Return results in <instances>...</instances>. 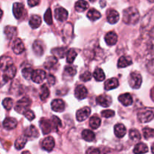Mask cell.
I'll return each instance as SVG.
<instances>
[{"label": "cell", "instance_id": "6da1fadb", "mask_svg": "<svg viewBox=\"0 0 154 154\" xmlns=\"http://www.w3.org/2000/svg\"><path fill=\"white\" fill-rule=\"evenodd\" d=\"M139 11L135 7H129L123 11V20L128 25L136 24L139 20Z\"/></svg>", "mask_w": 154, "mask_h": 154}, {"label": "cell", "instance_id": "7a4b0ae2", "mask_svg": "<svg viewBox=\"0 0 154 154\" xmlns=\"http://www.w3.org/2000/svg\"><path fill=\"white\" fill-rule=\"evenodd\" d=\"M154 118V108H144L138 112V119L141 123H145L151 121Z\"/></svg>", "mask_w": 154, "mask_h": 154}, {"label": "cell", "instance_id": "3957f363", "mask_svg": "<svg viewBox=\"0 0 154 154\" xmlns=\"http://www.w3.org/2000/svg\"><path fill=\"white\" fill-rule=\"evenodd\" d=\"M31 104L32 102L29 98L24 97L17 102L16 105L14 107V109L19 114H24L28 110H29Z\"/></svg>", "mask_w": 154, "mask_h": 154}, {"label": "cell", "instance_id": "277c9868", "mask_svg": "<svg viewBox=\"0 0 154 154\" xmlns=\"http://www.w3.org/2000/svg\"><path fill=\"white\" fill-rule=\"evenodd\" d=\"M129 84L133 89H139L142 84V78L138 72H132L129 77Z\"/></svg>", "mask_w": 154, "mask_h": 154}, {"label": "cell", "instance_id": "5b68a950", "mask_svg": "<svg viewBox=\"0 0 154 154\" xmlns=\"http://www.w3.org/2000/svg\"><path fill=\"white\" fill-rule=\"evenodd\" d=\"M46 78L47 75L46 72H45V71L41 70V69H37V70L33 71L31 79L35 83L40 84V83L43 82Z\"/></svg>", "mask_w": 154, "mask_h": 154}, {"label": "cell", "instance_id": "8992f818", "mask_svg": "<svg viewBox=\"0 0 154 154\" xmlns=\"http://www.w3.org/2000/svg\"><path fill=\"white\" fill-rule=\"evenodd\" d=\"M17 73V69L15 66L13 64L11 65L10 66L4 70V74H3V80L5 81H8L10 80L13 79Z\"/></svg>", "mask_w": 154, "mask_h": 154}, {"label": "cell", "instance_id": "52a82bcc", "mask_svg": "<svg viewBox=\"0 0 154 154\" xmlns=\"http://www.w3.org/2000/svg\"><path fill=\"white\" fill-rule=\"evenodd\" d=\"M90 113H91V109L89 107H84V108H81L76 113L77 120L80 122L84 121L90 117Z\"/></svg>", "mask_w": 154, "mask_h": 154}, {"label": "cell", "instance_id": "ba28073f", "mask_svg": "<svg viewBox=\"0 0 154 154\" xmlns=\"http://www.w3.org/2000/svg\"><path fill=\"white\" fill-rule=\"evenodd\" d=\"M40 127L42 129V132L44 135L50 133L53 129V125L51 120H48V119L42 118L40 120Z\"/></svg>", "mask_w": 154, "mask_h": 154}, {"label": "cell", "instance_id": "9c48e42d", "mask_svg": "<svg viewBox=\"0 0 154 154\" xmlns=\"http://www.w3.org/2000/svg\"><path fill=\"white\" fill-rule=\"evenodd\" d=\"M68 11L64 8H56L55 11H54V16L57 20L60 21V22H63L66 21L68 18Z\"/></svg>", "mask_w": 154, "mask_h": 154}, {"label": "cell", "instance_id": "30bf717a", "mask_svg": "<svg viewBox=\"0 0 154 154\" xmlns=\"http://www.w3.org/2000/svg\"><path fill=\"white\" fill-rule=\"evenodd\" d=\"M96 102L99 105H101V106L106 108V107L110 106L111 105V103H112V99L108 95L102 94L96 98Z\"/></svg>", "mask_w": 154, "mask_h": 154}, {"label": "cell", "instance_id": "8fae6325", "mask_svg": "<svg viewBox=\"0 0 154 154\" xmlns=\"http://www.w3.org/2000/svg\"><path fill=\"white\" fill-rule=\"evenodd\" d=\"M55 146V141L51 136L45 138L42 142V147L46 151H51Z\"/></svg>", "mask_w": 154, "mask_h": 154}, {"label": "cell", "instance_id": "7c38bea8", "mask_svg": "<svg viewBox=\"0 0 154 154\" xmlns=\"http://www.w3.org/2000/svg\"><path fill=\"white\" fill-rule=\"evenodd\" d=\"M88 92H87V88L84 85H78L77 86L75 90V96L79 100L85 99L87 96Z\"/></svg>", "mask_w": 154, "mask_h": 154}, {"label": "cell", "instance_id": "4fadbf2b", "mask_svg": "<svg viewBox=\"0 0 154 154\" xmlns=\"http://www.w3.org/2000/svg\"><path fill=\"white\" fill-rule=\"evenodd\" d=\"M12 50L14 53L16 54H21L25 51V47H24L23 42L20 38H16L13 42V46Z\"/></svg>", "mask_w": 154, "mask_h": 154}, {"label": "cell", "instance_id": "5bb4252c", "mask_svg": "<svg viewBox=\"0 0 154 154\" xmlns=\"http://www.w3.org/2000/svg\"><path fill=\"white\" fill-rule=\"evenodd\" d=\"M66 105L62 99H54L51 102V108L55 112H63L65 110Z\"/></svg>", "mask_w": 154, "mask_h": 154}, {"label": "cell", "instance_id": "9a60e30c", "mask_svg": "<svg viewBox=\"0 0 154 154\" xmlns=\"http://www.w3.org/2000/svg\"><path fill=\"white\" fill-rule=\"evenodd\" d=\"M24 5L22 3L15 2L13 5V14L17 19H20L23 15Z\"/></svg>", "mask_w": 154, "mask_h": 154}, {"label": "cell", "instance_id": "2e32d148", "mask_svg": "<svg viewBox=\"0 0 154 154\" xmlns=\"http://www.w3.org/2000/svg\"><path fill=\"white\" fill-rule=\"evenodd\" d=\"M119 19H120V14H119L117 11L113 10V9L108 11V12L107 13V20H108V22L109 23H117L118 22Z\"/></svg>", "mask_w": 154, "mask_h": 154}, {"label": "cell", "instance_id": "e0dca14e", "mask_svg": "<svg viewBox=\"0 0 154 154\" xmlns=\"http://www.w3.org/2000/svg\"><path fill=\"white\" fill-rule=\"evenodd\" d=\"M32 50L38 57H41V56L43 55L44 51H45L44 44L40 40L35 41L32 45Z\"/></svg>", "mask_w": 154, "mask_h": 154}, {"label": "cell", "instance_id": "ac0fdd59", "mask_svg": "<svg viewBox=\"0 0 154 154\" xmlns=\"http://www.w3.org/2000/svg\"><path fill=\"white\" fill-rule=\"evenodd\" d=\"M17 126V121L16 119L12 118V117H7L3 121V126L5 129H8V130L15 129Z\"/></svg>", "mask_w": 154, "mask_h": 154}, {"label": "cell", "instance_id": "d6986e66", "mask_svg": "<svg viewBox=\"0 0 154 154\" xmlns=\"http://www.w3.org/2000/svg\"><path fill=\"white\" fill-rule=\"evenodd\" d=\"M105 42L109 46H113L117 42V35L114 32H109L105 36Z\"/></svg>", "mask_w": 154, "mask_h": 154}, {"label": "cell", "instance_id": "ffe728a7", "mask_svg": "<svg viewBox=\"0 0 154 154\" xmlns=\"http://www.w3.org/2000/svg\"><path fill=\"white\" fill-rule=\"evenodd\" d=\"M120 103L124 106H129L132 104V96L129 93H123L118 97Z\"/></svg>", "mask_w": 154, "mask_h": 154}, {"label": "cell", "instance_id": "44dd1931", "mask_svg": "<svg viewBox=\"0 0 154 154\" xmlns=\"http://www.w3.org/2000/svg\"><path fill=\"white\" fill-rule=\"evenodd\" d=\"M132 64V60L130 57L128 56H123L120 57L117 63V66L118 68H125L127 66H131Z\"/></svg>", "mask_w": 154, "mask_h": 154}, {"label": "cell", "instance_id": "7402d4cb", "mask_svg": "<svg viewBox=\"0 0 154 154\" xmlns=\"http://www.w3.org/2000/svg\"><path fill=\"white\" fill-rule=\"evenodd\" d=\"M126 133V129L124 125L119 123L114 126V134L117 138H123Z\"/></svg>", "mask_w": 154, "mask_h": 154}, {"label": "cell", "instance_id": "603a6c76", "mask_svg": "<svg viewBox=\"0 0 154 154\" xmlns=\"http://www.w3.org/2000/svg\"><path fill=\"white\" fill-rule=\"evenodd\" d=\"M13 64V60L10 57L8 56H3L0 58V69L4 71L7 69L8 66Z\"/></svg>", "mask_w": 154, "mask_h": 154}, {"label": "cell", "instance_id": "cb8c5ba5", "mask_svg": "<svg viewBox=\"0 0 154 154\" xmlns=\"http://www.w3.org/2000/svg\"><path fill=\"white\" fill-rule=\"evenodd\" d=\"M24 135L29 138H38L39 135V132L34 126H30L25 129Z\"/></svg>", "mask_w": 154, "mask_h": 154}, {"label": "cell", "instance_id": "d4e9b609", "mask_svg": "<svg viewBox=\"0 0 154 154\" xmlns=\"http://www.w3.org/2000/svg\"><path fill=\"white\" fill-rule=\"evenodd\" d=\"M119 86V81L117 78H112L108 79L105 83V88L106 90H114Z\"/></svg>", "mask_w": 154, "mask_h": 154}, {"label": "cell", "instance_id": "484cf974", "mask_svg": "<svg viewBox=\"0 0 154 154\" xmlns=\"http://www.w3.org/2000/svg\"><path fill=\"white\" fill-rule=\"evenodd\" d=\"M4 32L8 39H12L16 35L17 32L16 27L11 26H7L5 28Z\"/></svg>", "mask_w": 154, "mask_h": 154}, {"label": "cell", "instance_id": "4316f807", "mask_svg": "<svg viewBox=\"0 0 154 154\" xmlns=\"http://www.w3.org/2000/svg\"><path fill=\"white\" fill-rule=\"evenodd\" d=\"M42 24V18L38 15H32L29 20V26L32 29H37Z\"/></svg>", "mask_w": 154, "mask_h": 154}, {"label": "cell", "instance_id": "83f0119b", "mask_svg": "<svg viewBox=\"0 0 154 154\" xmlns=\"http://www.w3.org/2000/svg\"><path fill=\"white\" fill-rule=\"evenodd\" d=\"M27 142V138L25 135L20 136L14 143V147L17 150H21L25 147Z\"/></svg>", "mask_w": 154, "mask_h": 154}, {"label": "cell", "instance_id": "f1b7e54d", "mask_svg": "<svg viewBox=\"0 0 154 154\" xmlns=\"http://www.w3.org/2000/svg\"><path fill=\"white\" fill-rule=\"evenodd\" d=\"M75 10L78 12H83L84 11L87 10L89 8V5L85 0H78L76 3H75Z\"/></svg>", "mask_w": 154, "mask_h": 154}, {"label": "cell", "instance_id": "f546056e", "mask_svg": "<svg viewBox=\"0 0 154 154\" xmlns=\"http://www.w3.org/2000/svg\"><path fill=\"white\" fill-rule=\"evenodd\" d=\"M82 138H84L85 141L90 142V141H94L95 138H96V135H95L94 132H92L91 130L84 129L82 132Z\"/></svg>", "mask_w": 154, "mask_h": 154}, {"label": "cell", "instance_id": "4dcf8cb0", "mask_svg": "<svg viewBox=\"0 0 154 154\" xmlns=\"http://www.w3.org/2000/svg\"><path fill=\"white\" fill-rule=\"evenodd\" d=\"M148 151V147L144 143H138L135 146L133 150L134 153H145Z\"/></svg>", "mask_w": 154, "mask_h": 154}, {"label": "cell", "instance_id": "1f68e13d", "mask_svg": "<svg viewBox=\"0 0 154 154\" xmlns=\"http://www.w3.org/2000/svg\"><path fill=\"white\" fill-rule=\"evenodd\" d=\"M101 14L100 12L98 11L97 10L94 8L90 9V11L87 13V17L91 21H96L97 20H99L101 17Z\"/></svg>", "mask_w": 154, "mask_h": 154}, {"label": "cell", "instance_id": "d6a6232c", "mask_svg": "<svg viewBox=\"0 0 154 154\" xmlns=\"http://www.w3.org/2000/svg\"><path fill=\"white\" fill-rule=\"evenodd\" d=\"M129 138H130L132 141H135V142H138V141H139L141 138V134H140V132L135 129H132L129 131Z\"/></svg>", "mask_w": 154, "mask_h": 154}, {"label": "cell", "instance_id": "836d02e7", "mask_svg": "<svg viewBox=\"0 0 154 154\" xmlns=\"http://www.w3.org/2000/svg\"><path fill=\"white\" fill-rule=\"evenodd\" d=\"M93 77L96 79V81H102L105 78V73H104L103 70L100 68H96L95 69L94 72H93Z\"/></svg>", "mask_w": 154, "mask_h": 154}, {"label": "cell", "instance_id": "e575fe53", "mask_svg": "<svg viewBox=\"0 0 154 154\" xmlns=\"http://www.w3.org/2000/svg\"><path fill=\"white\" fill-rule=\"evenodd\" d=\"M90 126L92 129H96L101 126V119L98 116H93L90 119Z\"/></svg>", "mask_w": 154, "mask_h": 154}, {"label": "cell", "instance_id": "d590c367", "mask_svg": "<svg viewBox=\"0 0 154 154\" xmlns=\"http://www.w3.org/2000/svg\"><path fill=\"white\" fill-rule=\"evenodd\" d=\"M78 56V53L75 49H70L66 53V60L68 63H73Z\"/></svg>", "mask_w": 154, "mask_h": 154}, {"label": "cell", "instance_id": "8d00e7d4", "mask_svg": "<svg viewBox=\"0 0 154 154\" xmlns=\"http://www.w3.org/2000/svg\"><path fill=\"white\" fill-rule=\"evenodd\" d=\"M66 49L65 48H57L52 50V54L57 58H63L66 54Z\"/></svg>", "mask_w": 154, "mask_h": 154}, {"label": "cell", "instance_id": "74e56055", "mask_svg": "<svg viewBox=\"0 0 154 154\" xmlns=\"http://www.w3.org/2000/svg\"><path fill=\"white\" fill-rule=\"evenodd\" d=\"M57 64V60L56 57H50L46 60L45 63V67L48 69H53L54 66Z\"/></svg>", "mask_w": 154, "mask_h": 154}, {"label": "cell", "instance_id": "f35d334b", "mask_svg": "<svg viewBox=\"0 0 154 154\" xmlns=\"http://www.w3.org/2000/svg\"><path fill=\"white\" fill-rule=\"evenodd\" d=\"M50 96V90L48 87H47L46 84L42 85V88H41V94H40V99L42 100H45L48 99Z\"/></svg>", "mask_w": 154, "mask_h": 154}, {"label": "cell", "instance_id": "ab89813d", "mask_svg": "<svg viewBox=\"0 0 154 154\" xmlns=\"http://www.w3.org/2000/svg\"><path fill=\"white\" fill-rule=\"evenodd\" d=\"M143 135L146 139H149L150 138L154 137V129L151 128L146 127L143 129Z\"/></svg>", "mask_w": 154, "mask_h": 154}, {"label": "cell", "instance_id": "60d3db41", "mask_svg": "<svg viewBox=\"0 0 154 154\" xmlns=\"http://www.w3.org/2000/svg\"><path fill=\"white\" fill-rule=\"evenodd\" d=\"M32 69L30 67H26L22 70V75L26 80H29L32 78Z\"/></svg>", "mask_w": 154, "mask_h": 154}, {"label": "cell", "instance_id": "b9f144b4", "mask_svg": "<svg viewBox=\"0 0 154 154\" xmlns=\"http://www.w3.org/2000/svg\"><path fill=\"white\" fill-rule=\"evenodd\" d=\"M76 69L72 66H66L64 70V75L68 77H73L76 75Z\"/></svg>", "mask_w": 154, "mask_h": 154}, {"label": "cell", "instance_id": "7bdbcfd3", "mask_svg": "<svg viewBox=\"0 0 154 154\" xmlns=\"http://www.w3.org/2000/svg\"><path fill=\"white\" fill-rule=\"evenodd\" d=\"M45 20L48 25H51L53 23V17H52V12H51V9L48 8L47 11L45 14Z\"/></svg>", "mask_w": 154, "mask_h": 154}, {"label": "cell", "instance_id": "ee69618b", "mask_svg": "<svg viewBox=\"0 0 154 154\" xmlns=\"http://www.w3.org/2000/svg\"><path fill=\"white\" fill-rule=\"evenodd\" d=\"M2 105L4 106V108L6 110L9 111V110L11 109V108L13 107V100L11 98H5L4 100L2 101Z\"/></svg>", "mask_w": 154, "mask_h": 154}, {"label": "cell", "instance_id": "f6af8a7d", "mask_svg": "<svg viewBox=\"0 0 154 154\" xmlns=\"http://www.w3.org/2000/svg\"><path fill=\"white\" fill-rule=\"evenodd\" d=\"M51 122H52L53 129H54L55 130L58 129V128L62 126L61 120H60V118H58L57 116H53L52 119H51Z\"/></svg>", "mask_w": 154, "mask_h": 154}, {"label": "cell", "instance_id": "bcb514c9", "mask_svg": "<svg viewBox=\"0 0 154 154\" xmlns=\"http://www.w3.org/2000/svg\"><path fill=\"white\" fill-rule=\"evenodd\" d=\"M92 78V74L91 72H89V71H87V72H84V74L81 75L80 76V79L82 81H84V82H87V81H90Z\"/></svg>", "mask_w": 154, "mask_h": 154}, {"label": "cell", "instance_id": "7dc6e473", "mask_svg": "<svg viewBox=\"0 0 154 154\" xmlns=\"http://www.w3.org/2000/svg\"><path fill=\"white\" fill-rule=\"evenodd\" d=\"M101 114H102V117H105V118H110L111 117H114L115 112L112 110H105L101 112Z\"/></svg>", "mask_w": 154, "mask_h": 154}, {"label": "cell", "instance_id": "c3c4849f", "mask_svg": "<svg viewBox=\"0 0 154 154\" xmlns=\"http://www.w3.org/2000/svg\"><path fill=\"white\" fill-rule=\"evenodd\" d=\"M147 69L149 73L154 75V59L148 62L147 64Z\"/></svg>", "mask_w": 154, "mask_h": 154}, {"label": "cell", "instance_id": "681fc988", "mask_svg": "<svg viewBox=\"0 0 154 154\" xmlns=\"http://www.w3.org/2000/svg\"><path fill=\"white\" fill-rule=\"evenodd\" d=\"M24 115H25V117H26L27 120H29V121L33 120L35 119V115L33 111H31V110H28V111L24 114Z\"/></svg>", "mask_w": 154, "mask_h": 154}, {"label": "cell", "instance_id": "f907efd6", "mask_svg": "<svg viewBox=\"0 0 154 154\" xmlns=\"http://www.w3.org/2000/svg\"><path fill=\"white\" fill-rule=\"evenodd\" d=\"M55 81H56L55 77L53 76L52 75H48V82L49 83L50 85H54V84H55Z\"/></svg>", "mask_w": 154, "mask_h": 154}, {"label": "cell", "instance_id": "816d5d0a", "mask_svg": "<svg viewBox=\"0 0 154 154\" xmlns=\"http://www.w3.org/2000/svg\"><path fill=\"white\" fill-rule=\"evenodd\" d=\"M39 4V0H28V5L29 7H34Z\"/></svg>", "mask_w": 154, "mask_h": 154}, {"label": "cell", "instance_id": "f5cc1de1", "mask_svg": "<svg viewBox=\"0 0 154 154\" xmlns=\"http://www.w3.org/2000/svg\"><path fill=\"white\" fill-rule=\"evenodd\" d=\"M100 150L97 148H94V147H90V149L87 150V153H99Z\"/></svg>", "mask_w": 154, "mask_h": 154}, {"label": "cell", "instance_id": "db71d44e", "mask_svg": "<svg viewBox=\"0 0 154 154\" xmlns=\"http://www.w3.org/2000/svg\"><path fill=\"white\" fill-rule=\"evenodd\" d=\"M151 151L152 153H154V143L153 144H152V147H151Z\"/></svg>", "mask_w": 154, "mask_h": 154}, {"label": "cell", "instance_id": "11a10c76", "mask_svg": "<svg viewBox=\"0 0 154 154\" xmlns=\"http://www.w3.org/2000/svg\"><path fill=\"white\" fill-rule=\"evenodd\" d=\"M2 15H3V11L1 10V8H0V18L2 17Z\"/></svg>", "mask_w": 154, "mask_h": 154}, {"label": "cell", "instance_id": "9f6ffc18", "mask_svg": "<svg viewBox=\"0 0 154 154\" xmlns=\"http://www.w3.org/2000/svg\"><path fill=\"white\" fill-rule=\"evenodd\" d=\"M147 1H148L149 2H151V3L154 2V0H147Z\"/></svg>", "mask_w": 154, "mask_h": 154}, {"label": "cell", "instance_id": "6f0895ef", "mask_svg": "<svg viewBox=\"0 0 154 154\" xmlns=\"http://www.w3.org/2000/svg\"><path fill=\"white\" fill-rule=\"evenodd\" d=\"M90 1H91V2H94V1H96V0H90Z\"/></svg>", "mask_w": 154, "mask_h": 154}]
</instances>
